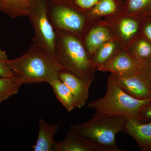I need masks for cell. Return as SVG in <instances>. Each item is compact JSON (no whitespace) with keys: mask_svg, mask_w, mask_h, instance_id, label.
<instances>
[{"mask_svg":"<svg viewBox=\"0 0 151 151\" xmlns=\"http://www.w3.org/2000/svg\"><path fill=\"white\" fill-rule=\"evenodd\" d=\"M8 65L18 84L49 83L60 79L59 74L64 68L54 57L39 45L33 43L21 56L8 60Z\"/></svg>","mask_w":151,"mask_h":151,"instance_id":"obj_1","label":"cell"},{"mask_svg":"<svg viewBox=\"0 0 151 151\" xmlns=\"http://www.w3.org/2000/svg\"><path fill=\"white\" fill-rule=\"evenodd\" d=\"M55 30V59L65 70L85 81L93 82L97 69L81 37L67 32Z\"/></svg>","mask_w":151,"mask_h":151,"instance_id":"obj_2","label":"cell"},{"mask_svg":"<svg viewBox=\"0 0 151 151\" xmlns=\"http://www.w3.org/2000/svg\"><path fill=\"white\" fill-rule=\"evenodd\" d=\"M151 100H139L127 94L119 86L116 76L111 73L107 80L105 96L90 102L88 107L95 111L94 115H113L137 119L141 109Z\"/></svg>","mask_w":151,"mask_h":151,"instance_id":"obj_3","label":"cell"},{"mask_svg":"<svg viewBox=\"0 0 151 151\" xmlns=\"http://www.w3.org/2000/svg\"><path fill=\"white\" fill-rule=\"evenodd\" d=\"M127 119L113 115H94L87 122L69 127L103 151H122L116 144V136L124 132Z\"/></svg>","mask_w":151,"mask_h":151,"instance_id":"obj_4","label":"cell"},{"mask_svg":"<svg viewBox=\"0 0 151 151\" xmlns=\"http://www.w3.org/2000/svg\"><path fill=\"white\" fill-rule=\"evenodd\" d=\"M48 15L55 30L83 35L93 19L70 0H49Z\"/></svg>","mask_w":151,"mask_h":151,"instance_id":"obj_5","label":"cell"},{"mask_svg":"<svg viewBox=\"0 0 151 151\" xmlns=\"http://www.w3.org/2000/svg\"><path fill=\"white\" fill-rule=\"evenodd\" d=\"M48 2L49 0H34L27 17L34 31L33 42L55 58L56 32L49 18Z\"/></svg>","mask_w":151,"mask_h":151,"instance_id":"obj_6","label":"cell"},{"mask_svg":"<svg viewBox=\"0 0 151 151\" xmlns=\"http://www.w3.org/2000/svg\"><path fill=\"white\" fill-rule=\"evenodd\" d=\"M104 20L111 29L115 39L127 49L141 35L142 18L120 13L105 18Z\"/></svg>","mask_w":151,"mask_h":151,"instance_id":"obj_7","label":"cell"},{"mask_svg":"<svg viewBox=\"0 0 151 151\" xmlns=\"http://www.w3.org/2000/svg\"><path fill=\"white\" fill-rule=\"evenodd\" d=\"M144 65L122 49L115 56L97 70L110 72L116 76L133 75L142 72Z\"/></svg>","mask_w":151,"mask_h":151,"instance_id":"obj_8","label":"cell"},{"mask_svg":"<svg viewBox=\"0 0 151 151\" xmlns=\"http://www.w3.org/2000/svg\"><path fill=\"white\" fill-rule=\"evenodd\" d=\"M81 38L91 58L97 49L102 44L115 39L108 25L102 19H93Z\"/></svg>","mask_w":151,"mask_h":151,"instance_id":"obj_9","label":"cell"},{"mask_svg":"<svg viewBox=\"0 0 151 151\" xmlns=\"http://www.w3.org/2000/svg\"><path fill=\"white\" fill-rule=\"evenodd\" d=\"M116 76L119 86L127 94L139 100L151 99V84L142 72Z\"/></svg>","mask_w":151,"mask_h":151,"instance_id":"obj_10","label":"cell"},{"mask_svg":"<svg viewBox=\"0 0 151 151\" xmlns=\"http://www.w3.org/2000/svg\"><path fill=\"white\" fill-rule=\"evenodd\" d=\"M59 78L71 91L75 108L80 109L85 106L89 98V88L92 82L85 81L64 69L60 73Z\"/></svg>","mask_w":151,"mask_h":151,"instance_id":"obj_11","label":"cell"},{"mask_svg":"<svg viewBox=\"0 0 151 151\" xmlns=\"http://www.w3.org/2000/svg\"><path fill=\"white\" fill-rule=\"evenodd\" d=\"M124 132L134 139L142 151H151V123L128 118Z\"/></svg>","mask_w":151,"mask_h":151,"instance_id":"obj_12","label":"cell"},{"mask_svg":"<svg viewBox=\"0 0 151 151\" xmlns=\"http://www.w3.org/2000/svg\"><path fill=\"white\" fill-rule=\"evenodd\" d=\"M54 151H103L102 149L86 140L72 129H69L65 138L55 142Z\"/></svg>","mask_w":151,"mask_h":151,"instance_id":"obj_13","label":"cell"},{"mask_svg":"<svg viewBox=\"0 0 151 151\" xmlns=\"http://www.w3.org/2000/svg\"><path fill=\"white\" fill-rule=\"evenodd\" d=\"M39 132L37 140L34 146L35 151H54V137L58 132L60 124H50L44 119L39 120Z\"/></svg>","mask_w":151,"mask_h":151,"instance_id":"obj_14","label":"cell"},{"mask_svg":"<svg viewBox=\"0 0 151 151\" xmlns=\"http://www.w3.org/2000/svg\"><path fill=\"white\" fill-rule=\"evenodd\" d=\"M124 5L123 0H100L88 12V16L92 19L112 16L122 12Z\"/></svg>","mask_w":151,"mask_h":151,"instance_id":"obj_15","label":"cell"},{"mask_svg":"<svg viewBox=\"0 0 151 151\" xmlns=\"http://www.w3.org/2000/svg\"><path fill=\"white\" fill-rule=\"evenodd\" d=\"M123 47L116 39L108 41L99 47L92 56V62L97 70L98 68L115 56Z\"/></svg>","mask_w":151,"mask_h":151,"instance_id":"obj_16","label":"cell"},{"mask_svg":"<svg viewBox=\"0 0 151 151\" xmlns=\"http://www.w3.org/2000/svg\"><path fill=\"white\" fill-rule=\"evenodd\" d=\"M126 50L143 65H146L151 60V42L142 35Z\"/></svg>","mask_w":151,"mask_h":151,"instance_id":"obj_17","label":"cell"},{"mask_svg":"<svg viewBox=\"0 0 151 151\" xmlns=\"http://www.w3.org/2000/svg\"><path fill=\"white\" fill-rule=\"evenodd\" d=\"M34 0H0V11L15 18L27 16Z\"/></svg>","mask_w":151,"mask_h":151,"instance_id":"obj_18","label":"cell"},{"mask_svg":"<svg viewBox=\"0 0 151 151\" xmlns=\"http://www.w3.org/2000/svg\"><path fill=\"white\" fill-rule=\"evenodd\" d=\"M59 100L68 112H71L75 108L74 98L68 87L60 79H55L49 83Z\"/></svg>","mask_w":151,"mask_h":151,"instance_id":"obj_19","label":"cell"},{"mask_svg":"<svg viewBox=\"0 0 151 151\" xmlns=\"http://www.w3.org/2000/svg\"><path fill=\"white\" fill-rule=\"evenodd\" d=\"M122 12L143 17L151 14V0H125Z\"/></svg>","mask_w":151,"mask_h":151,"instance_id":"obj_20","label":"cell"},{"mask_svg":"<svg viewBox=\"0 0 151 151\" xmlns=\"http://www.w3.org/2000/svg\"><path fill=\"white\" fill-rule=\"evenodd\" d=\"M21 86L12 78H0V103L17 94Z\"/></svg>","mask_w":151,"mask_h":151,"instance_id":"obj_21","label":"cell"},{"mask_svg":"<svg viewBox=\"0 0 151 151\" xmlns=\"http://www.w3.org/2000/svg\"><path fill=\"white\" fill-rule=\"evenodd\" d=\"M6 52L0 48V78H12L13 73L7 64Z\"/></svg>","mask_w":151,"mask_h":151,"instance_id":"obj_22","label":"cell"},{"mask_svg":"<svg viewBox=\"0 0 151 151\" xmlns=\"http://www.w3.org/2000/svg\"><path fill=\"white\" fill-rule=\"evenodd\" d=\"M73 4L82 10L88 12L97 4L100 0H70Z\"/></svg>","mask_w":151,"mask_h":151,"instance_id":"obj_23","label":"cell"},{"mask_svg":"<svg viewBox=\"0 0 151 151\" xmlns=\"http://www.w3.org/2000/svg\"><path fill=\"white\" fill-rule=\"evenodd\" d=\"M141 35L151 42V14L142 17Z\"/></svg>","mask_w":151,"mask_h":151,"instance_id":"obj_24","label":"cell"},{"mask_svg":"<svg viewBox=\"0 0 151 151\" xmlns=\"http://www.w3.org/2000/svg\"><path fill=\"white\" fill-rule=\"evenodd\" d=\"M137 119L144 123H151V100L141 109Z\"/></svg>","mask_w":151,"mask_h":151,"instance_id":"obj_25","label":"cell"},{"mask_svg":"<svg viewBox=\"0 0 151 151\" xmlns=\"http://www.w3.org/2000/svg\"><path fill=\"white\" fill-rule=\"evenodd\" d=\"M142 73L151 84V60L148 63L144 65Z\"/></svg>","mask_w":151,"mask_h":151,"instance_id":"obj_26","label":"cell"}]
</instances>
